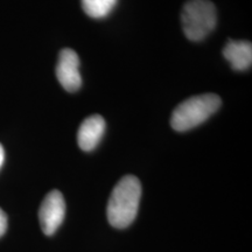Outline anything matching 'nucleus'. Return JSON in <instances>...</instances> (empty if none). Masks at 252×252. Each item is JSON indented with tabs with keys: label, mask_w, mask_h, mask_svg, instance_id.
<instances>
[{
	"label": "nucleus",
	"mask_w": 252,
	"mask_h": 252,
	"mask_svg": "<svg viewBox=\"0 0 252 252\" xmlns=\"http://www.w3.org/2000/svg\"><path fill=\"white\" fill-rule=\"evenodd\" d=\"M220 97L204 94L190 97L176 106L172 113L171 125L175 131L185 132L206 122L220 108Z\"/></svg>",
	"instance_id": "nucleus-2"
},
{
	"label": "nucleus",
	"mask_w": 252,
	"mask_h": 252,
	"mask_svg": "<svg viewBox=\"0 0 252 252\" xmlns=\"http://www.w3.org/2000/svg\"><path fill=\"white\" fill-rule=\"evenodd\" d=\"M141 197V184L133 175H126L113 188L106 215L110 224L117 229L127 228L137 216Z\"/></svg>",
	"instance_id": "nucleus-1"
},
{
	"label": "nucleus",
	"mask_w": 252,
	"mask_h": 252,
	"mask_svg": "<svg viewBox=\"0 0 252 252\" xmlns=\"http://www.w3.org/2000/svg\"><path fill=\"white\" fill-rule=\"evenodd\" d=\"M6 229H7V216L4 210L0 208V237L5 234Z\"/></svg>",
	"instance_id": "nucleus-9"
},
{
	"label": "nucleus",
	"mask_w": 252,
	"mask_h": 252,
	"mask_svg": "<svg viewBox=\"0 0 252 252\" xmlns=\"http://www.w3.org/2000/svg\"><path fill=\"white\" fill-rule=\"evenodd\" d=\"M223 56L230 63L231 68L237 71H244L252 64V45L249 41L229 40Z\"/></svg>",
	"instance_id": "nucleus-7"
},
{
	"label": "nucleus",
	"mask_w": 252,
	"mask_h": 252,
	"mask_svg": "<svg viewBox=\"0 0 252 252\" xmlns=\"http://www.w3.org/2000/svg\"><path fill=\"white\" fill-rule=\"evenodd\" d=\"M105 132V121L102 116L94 115L86 118L77 132V143L81 150L90 152L94 150Z\"/></svg>",
	"instance_id": "nucleus-6"
},
{
	"label": "nucleus",
	"mask_w": 252,
	"mask_h": 252,
	"mask_svg": "<svg viewBox=\"0 0 252 252\" xmlns=\"http://www.w3.org/2000/svg\"><path fill=\"white\" fill-rule=\"evenodd\" d=\"M4 160H5V151H4V147H2V145L0 144V168H1L2 163H4Z\"/></svg>",
	"instance_id": "nucleus-10"
},
{
	"label": "nucleus",
	"mask_w": 252,
	"mask_h": 252,
	"mask_svg": "<svg viewBox=\"0 0 252 252\" xmlns=\"http://www.w3.org/2000/svg\"><path fill=\"white\" fill-rule=\"evenodd\" d=\"M56 77L68 93H75L80 89L82 86L80 59L75 50L65 48L60 52L56 65Z\"/></svg>",
	"instance_id": "nucleus-5"
},
{
	"label": "nucleus",
	"mask_w": 252,
	"mask_h": 252,
	"mask_svg": "<svg viewBox=\"0 0 252 252\" xmlns=\"http://www.w3.org/2000/svg\"><path fill=\"white\" fill-rule=\"evenodd\" d=\"M182 28L190 41H201L215 30L217 11L209 0H188L181 12Z\"/></svg>",
	"instance_id": "nucleus-3"
},
{
	"label": "nucleus",
	"mask_w": 252,
	"mask_h": 252,
	"mask_svg": "<svg viewBox=\"0 0 252 252\" xmlns=\"http://www.w3.org/2000/svg\"><path fill=\"white\" fill-rule=\"evenodd\" d=\"M65 215V201L61 191L52 190L46 195L39 210V220L42 231L52 236L62 224Z\"/></svg>",
	"instance_id": "nucleus-4"
},
{
	"label": "nucleus",
	"mask_w": 252,
	"mask_h": 252,
	"mask_svg": "<svg viewBox=\"0 0 252 252\" xmlns=\"http://www.w3.org/2000/svg\"><path fill=\"white\" fill-rule=\"evenodd\" d=\"M117 1L118 0H81L83 11L94 19L108 17L116 7Z\"/></svg>",
	"instance_id": "nucleus-8"
}]
</instances>
